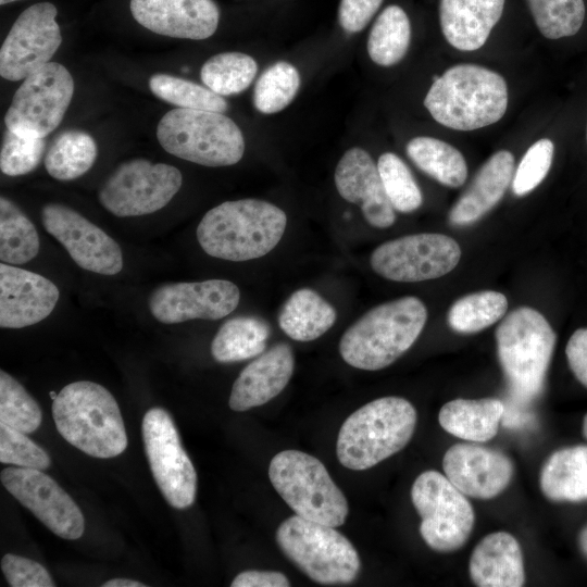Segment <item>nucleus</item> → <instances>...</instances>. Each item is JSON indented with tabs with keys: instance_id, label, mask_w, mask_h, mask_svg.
Instances as JSON below:
<instances>
[{
	"instance_id": "nucleus-1",
	"label": "nucleus",
	"mask_w": 587,
	"mask_h": 587,
	"mask_svg": "<svg viewBox=\"0 0 587 587\" xmlns=\"http://www.w3.org/2000/svg\"><path fill=\"white\" fill-rule=\"evenodd\" d=\"M286 213L260 199L223 202L209 210L197 227L202 250L227 261H248L271 252L282 239Z\"/></svg>"
},
{
	"instance_id": "nucleus-2",
	"label": "nucleus",
	"mask_w": 587,
	"mask_h": 587,
	"mask_svg": "<svg viewBox=\"0 0 587 587\" xmlns=\"http://www.w3.org/2000/svg\"><path fill=\"white\" fill-rule=\"evenodd\" d=\"M508 99V86L500 74L476 64H457L435 76L424 105L442 126L466 132L501 120Z\"/></svg>"
},
{
	"instance_id": "nucleus-3",
	"label": "nucleus",
	"mask_w": 587,
	"mask_h": 587,
	"mask_svg": "<svg viewBox=\"0 0 587 587\" xmlns=\"http://www.w3.org/2000/svg\"><path fill=\"white\" fill-rule=\"evenodd\" d=\"M426 320V307L416 297L382 303L369 310L344 333L339 353L355 369L382 370L411 348Z\"/></svg>"
},
{
	"instance_id": "nucleus-4",
	"label": "nucleus",
	"mask_w": 587,
	"mask_h": 587,
	"mask_svg": "<svg viewBox=\"0 0 587 587\" xmlns=\"http://www.w3.org/2000/svg\"><path fill=\"white\" fill-rule=\"evenodd\" d=\"M52 415L60 435L93 458L109 459L127 447V436L118 404L103 386L74 382L53 399Z\"/></svg>"
},
{
	"instance_id": "nucleus-5",
	"label": "nucleus",
	"mask_w": 587,
	"mask_h": 587,
	"mask_svg": "<svg viewBox=\"0 0 587 587\" xmlns=\"http://www.w3.org/2000/svg\"><path fill=\"white\" fill-rule=\"evenodd\" d=\"M416 425V411L400 397L375 399L347 417L341 425L336 452L347 469L373 467L402 450Z\"/></svg>"
},
{
	"instance_id": "nucleus-6",
	"label": "nucleus",
	"mask_w": 587,
	"mask_h": 587,
	"mask_svg": "<svg viewBox=\"0 0 587 587\" xmlns=\"http://www.w3.org/2000/svg\"><path fill=\"white\" fill-rule=\"evenodd\" d=\"M497 352L512 397L528 403L542 389L555 344L546 317L530 307L510 312L496 329Z\"/></svg>"
},
{
	"instance_id": "nucleus-7",
	"label": "nucleus",
	"mask_w": 587,
	"mask_h": 587,
	"mask_svg": "<svg viewBox=\"0 0 587 587\" xmlns=\"http://www.w3.org/2000/svg\"><path fill=\"white\" fill-rule=\"evenodd\" d=\"M157 137L168 153L204 166L234 165L245 152L240 128L221 112L171 110L161 117Z\"/></svg>"
},
{
	"instance_id": "nucleus-8",
	"label": "nucleus",
	"mask_w": 587,
	"mask_h": 587,
	"mask_svg": "<svg viewBox=\"0 0 587 587\" xmlns=\"http://www.w3.org/2000/svg\"><path fill=\"white\" fill-rule=\"evenodd\" d=\"M268 477L297 515L333 527L345 523L347 499L315 457L298 450L280 451L270 462Z\"/></svg>"
},
{
	"instance_id": "nucleus-9",
	"label": "nucleus",
	"mask_w": 587,
	"mask_h": 587,
	"mask_svg": "<svg viewBox=\"0 0 587 587\" xmlns=\"http://www.w3.org/2000/svg\"><path fill=\"white\" fill-rule=\"evenodd\" d=\"M275 538L284 554L319 584H349L360 572L355 548L336 527L295 514L280 523Z\"/></svg>"
},
{
	"instance_id": "nucleus-10",
	"label": "nucleus",
	"mask_w": 587,
	"mask_h": 587,
	"mask_svg": "<svg viewBox=\"0 0 587 587\" xmlns=\"http://www.w3.org/2000/svg\"><path fill=\"white\" fill-rule=\"evenodd\" d=\"M411 499L422 519L421 536L429 548L451 552L465 544L474 525V511L447 476L433 470L423 472L412 485Z\"/></svg>"
},
{
	"instance_id": "nucleus-11",
	"label": "nucleus",
	"mask_w": 587,
	"mask_h": 587,
	"mask_svg": "<svg viewBox=\"0 0 587 587\" xmlns=\"http://www.w3.org/2000/svg\"><path fill=\"white\" fill-rule=\"evenodd\" d=\"M74 93L66 67L49 62L33 72L15 91L5 113L7 128L22 136L43 138L62 122Z\"/></svg>"
},
{
	"instance_id": "nucleus-12",
	"label": "nucleus",
	"mask_w": 587,
	"mask_h": 587,
	"mask_svg": "<svg viewBox=\"0 0 587 587\" xmlns=\"http://www.w3.org/2000/svg\"><path fill=\"white\" fill-rule=\"evenodd\" d=\"M182 183V173L175 166L135 159L122 163L109 176L98 199L115 216H139L164 208Z\"/></svg>"
},
{
	"instance_id": "nucleus-13",
	"label": "nucleus",
	"mask_w": 587,
	"mask_h": 587,
	"mask_svg": "<svg viewBox=\"0 0 587 587\" xmlns=\"http://www.w3.org/2000/svg\"><path fill=\"white\" fill-rule=\"evenodd\" d=\"M142 438L154 480L166 501L176 509L193 504L197 473L182 446L171 415L151 408L142 420Z\"/></svg>"
},
{
	"instance_id": "nucleus-14",
	"label": "nucleus",
	"mask_w": 587,
	"mask_h": 587,
	"mask_svg": "<svg viewBox=\"0 0 587 587\" xmlns=\"http://www.w3.org/2000/svg\"><path fill=\"white\" fill-rule=\"evenodd\" d=\"M461 258L458 242L446 235H407L379 245L371 255V266L379 276L400 283H417L451 272Z\"/></svg>"
},
{
	"instance_id": "nucleus-15",
	"label": "nucleus",
	"mask_w": 587,
	"mask_h": 587,
	"mask_svg": "<svg viewBox=\"0 0 587 587\" xmlns=\"http://www.w3.org/2000/svg\"><path fill=\"white\" fill-rule=\"evenodd\" d=\"M57 14L51 2H40L18 15L0 49L1 77L22 80L50 62L62 42Z\"/></svg>"
},
{
	"instance_id": "nucleus-16",
	"label": "nucleus",
	"mask_w": 587,
	"mask_h": 587,
	"mask_svg": "<svg viewBox=\"0 0 587 587\" xmlns=\"http://www.w3.org/2000/svg\"><path fill=\"white\" fill-rule=\"evenodd\" d=\"M3 487L52 533L78 539L85 529L80 509L67 492L41 470L7 467L1 471Z\"/></svg>"
},
{
	"instance_id": "nucleus-17",
	"label": "nucleus",
	"mask_w": 587,
	"mask_h": 587,
	"mask_svg": "<svg viewBox=\"0 0 587 587\" xmlns=\"http://www.w3.org/2000/svg\"><path fill=\"white\" fill-rule=\"evenodd\" d=\"M41 220L45 229L63 245L79 267L101 275L122 271L118 243L75 210L48 203L41 210Z\"/></svg>"
},
{
	"instance_id": "nucleus-18",
	"label": "nucleus",
	"mask_w": 587,
	"mask_h": 587,
	"mask_svg": "<svg viewBox=\"0 0 587 587\" xmlns=\"http://www.w3.org/2000/svg\"><path fill=\"white\" fill-rule=\"evenodd\" d=\"M240 300L239 288L225 279L170 283L157 287L149 297L151 314L161 323L190 320H220L230 314Z\"/></svg>"
},
{
	"instance_id": "nucleus-19",
	"label": "nucleus",
	"mask_w": 587,
	"mask_h": 587,
	"mask_svg": "<svg viewBox=\"0 0 587 587\" xmlns=\"http://www.w3.org/2000/svg\"><path fill=\"white\" fill-rule=\"evenodd\" d=\"M448 479L465 496L490 499L510 484L513 464L502 452L472 444L451 446L444 455Z\"/></svg>"
},
{
	"instance_id": "nucleus-20",
	"label": "nucleus",
	"mask_w": 587,
	"mask_h": 587,
	"mask_svg": "<svg viewBox=\"0 0 587 587\" xmlns=\"http://www.w3.org/2000/svg\"><path fill=\"white\" fill-rule=\"evenodd\" d=\"M59 289L45 276L0 264V326L22 328L45 320L59 300Z\"/></svg>"
},
{
	"instance_id": "nucleus-21",
	"label": "nucleus",
	"mask_w": 587,
	"mask_h": 587,
	"mask_svg": "<svg viewBox=\"0 0 587 587\" xmlns=\"http://www.w3.org/2000/svg\"><path fill=\"white\" fill-rule=\"evenodd\" d=\"M129 8L141 26L172 38L207 39L220 21L212 0H130Z\"/></svg>"
},
{
	"instance_id": "nucleus-22",
	"label": "nucleus",
	"mask_w": 587,
	"mask_h": 587,
	"mask_svg": "<svg viewBox=\"0 0 587 587\" xmlns=\"http://www.w3.org/2000/svg\"><path fill=\"white\" fill-rule=\"evenodd\" d=\"M337 191L346 201L361 208L366 222L376 228H387L396 221L377 164L362 148L353 147L340 158L334 174Z\"/></svg>"
},
{
	"instance_id": "nucleus-23",
	"label": "nucleus",
	"mask_w": 587,
	"mask_h": 587,
	"mask_svg": "<svg viewBox=\"0 0 587 587\" xmlns=\"http://www.w3.org/2000/svg\"><path fill=\"white\" fill-rule=\"evenodd\" d=\"M294 367L290 346H273L240 372L232 387L229 408L242 412L268 402L287 386Z\"/></svg>"
},
{
	"instance_id": "nucleus-24",
	"label": "nucleus",
	"mask_w": 587,
	"mask_h": 587,
	"mask_svg": "<svg viewBox=\"0 0 587 587\" xmlns=\"http://www.w3.org/2000/svg\"><path fill=\"white\" fill-rule=\"evenodd\" d=\"M505 0H440L439 22L446 40L461 51L484 46L500 20Z\"/></svg>"
},
{
	"instance_id": "nucleus-25",
	"label": "nucleus",
	"mask_w": 587,
	"mask_h": 587,
	"mask_svg": "<svg viewBox=\"0 0 587 587\" xmlns=\"http://www.w3.org/2000/svg\"><path fill=\"white\" fill-rule=\"evenodd\" d=\"M513 175V154L508 150L494 153L453 204L449 221L453 225H469L482 218L501 200Z\"/></svg>"
},
{
	"instance_id": "nucleus-26",
	"label": "nucleus",
	"mask_w": 587,
	"mask_h": 587,
	"mask_svg": "<svg viewBox=\"0 0 587 587\" xmlns=\"http://www.w3.org/2000/svg\"><path fill=\"white\" fill-rule=\"evenodd\" d=\"M470 576L479 587L523 586V554L517 540L507 532L484 537L472 552Z\"/></svg>"
},
{
	"instance_id": "nucleus-27",
	"label": "nucleus",
	"mask_w": 587,
	"mask_h": 587,
	"mask_svg": "<svg viewBox=\"0 0 587 587\" xmlns=\"http://www.w3.org/2000/svg\"><path fill=\"white\" fill-rule=\"evenodd\" d=\"M503 414L504 405L496 398L454 399L442 405L438 420L455 437L486 442L497 434Z\"/></svg>"
},
{
	"instance_id": "nucleus-28",
	"label": "nucleus",
	"mask_w": 587,
	"mask_h": 587,
	"mask_svg": "<svg viewBox=\"0 0 587 587\" xmlns=\"http://www.w3.org/2000/svg\"><path fill=\"white\" fill-rule=\"evenodd\" d=\"M540 488L552 501L587 500V446L554 451L541 469Z\"/></svg>"
},
{
	"instance_id": "nucleus-29",
	"label": "nucleus",
	"mask_w": 587,
	"mask_h": 587,
	"mask_svg": "<svg viewBox=\"0 0 587 587\" xmlns=\"http://www.w3.org/2000/svg\"><path fill=\"white\" fill-rule=\"evenodd\" d=\"M334 307L310 288L294 291L278 313L282 330L297 341H312L336 322Z\"/></svg>"
},
{
	"instance_id": "nucleus-30",
	"label": "nucleus",
	"mask_w": 587,
	"mask_h": 587,
	"mask_svg": "<svg viewBox=\"0 0 587 587\" xmlns=\"http://www.w3.org/2000/svg\"><path fill=\"white\" fill-rule=\"evenodd\" d=\"M271 335L270 325L257 316H236L222 324L211 344L212 357L221 363L243 361L262 354Z\"/></svg>"
},
{
	"instance_id": "nucleus-31",
	"label": "nucleus",
	"mask_w": 587,
	"mask_h": 587,
	"mask_svg": "<svg viewBox=\"0 0 587 587\" xmlns=\"http://www.w3.org/2000/svg\"><path fill=\"white\" fill-rule=\"evenodd\" d=\"M407 154L422 172L447 187L457 188L466 180L463 154L446 141L417 136L407 143Z\"/></svg>"
},
{
	"instance_id": "nucleus-32",
	"label": "nucleus",
	"mask_w": 587,
	"mask_h": 587,
	"mask_svg": "<svg viewBox=\"0 0 587 587\" xmlns=\"http://www.w3.org/2000/svg\"><path fill=\"white\" fill-rule=\"evenodd\" d=\"M98 149L93 138L78 129L61 133L45 157L48 174L58 180H72L93 165Z\"/></svg>"
},
{
	"instance_id": "nucleus-33",
	"label": "nucleus",
	"mask_w": 587,
	"mask_h": 587,
	"mask_svg": "<svg viewBox=\"0 0 587 587\" xmlns=\"http://www.w3.org/2000/svg\"><path fill=\"white\" fill-rule=\"evenodd\" d=\"M411 39V25L399 5H389L374 22L367 38V53L380 66H392L405 55Z\"/></svg>"
},
{
	"instance_id": "nucleus-34",
	"label": "nucleus",
	"mask_w": 587,
	"mask_h": 587,
	"mask_svg": "<svg viewBox=\"0 0 587 587\" xmlns=\"http://www.w3.org/2000/svg\"><path fill=\"white\" fill-rule=\"evenodd\" d=\"M39 236L33 222L5 197L0 198V260L20 265L39 252Z\"/></svg>"
},
{
	"instance_id": "nucleus-35",
	"label": "nucleus",
	"mask_w": 587,
	"mask_h": 587,
	"mask_svg": "<svg viewBox=\"0 0 587 587\" xmlns=\"http://www.w3.org/2000/svg\"><path fill=\"white\" fill-rule=\"evenodd\" d=\"M258 72L255 60L241 52H223L211 57L201 67V80L220 96L242 92Z\"/></svg>"
},
{
	"instance_id": "nucleus-36",
	"label": "nucleus",
	"mask_w": 587,
	"mask_h": 587,
	"mask_svg": "<svg viewBox=\"0 0 587 587\" xmlns=\"http://www.w3.org/2000/svg\"><path fill=\"white\" fill-rule=\"evenodd\" d=\"M508 309V300L501 292L484 290L458 299L448 312L450 327L463 334L483 330L499 321Z\"/></svg>"
},
{
	"instance_id": "nucleus-37",
	"label": "nucleus",
	"mask_w": 587,
	"mask_h": 587,
	"mask_svg": "<svg viewBox=\"0 0 587 587\" xmlns=\"http://www.w3.org/2000/svg\"><path fill=\"white\" fill-rule=\"evenodd\" d=\"M149 87L161 100L182 109L225 112L228 103L224 98L207 86H201L185 78L155 74L150 77Z\"/></svg>"
},
{
	"instance_id": "nucleus-38",
	"label": "nucleus",
	"mask_w": 587,
	"mask_h": 587,
	"mask_svg": "<svg viewBox=\"0 0 587 587\" xmlns=\"http://www.w3.org/2000/svg\"><path fill=\"white\" fill-rule=\"evenodd\" d=\"M299 87L298 70L288 62H276L267 67L255 83L253 104L263 114L277 113L291 103Z\"/></svg>"
},
{
	"instance_id": "nucleus-39",
	"label": "nucleus",
	"mask_w": 587,
	"mask_h": 587,
	"mask_svg": "<svg viewBox=\"0 0 587 587\" xmlns=\"http://www.w3.org/2000/svg\"><path fill=\"white\" fill-rule=\"evenodd\" d=\"M526 1L538 30L548 39L574 36L584 23V0Z\"/></svg>"
},
{
	"instance_id": "nucleus-40",
	"label": "nucleus",
	"mask_w": 587,
	"mask_h": 587,
	"mask_svg": "<svg viewBox=\"0 0 587 587\" xmlns=\"http://www.w3.org/2000/svg\"><path fill=\"white\" fill-rule=\"evenodd\" d=\"M42 413L36 400L10 374L0 372V423L24 434L35 432Z\"/></svg>"
},
{
	"instance_id": "nucleus-41",
	"label": "nucleus",
	"mask_w": 587,
	"mask_h": 587,
	"mask_svg": "<svg viewBox=\"0 0 587 587\" xmlns=\"http://www.w3.org/2000/svg\"><path fill=\"white\" fill-rule=\"evenodd\" d=\"M378 172L392 208L402 213L419 209L422 192L410 168L395 153H383L377 162Z\"/></svg>"
},
{
	"instance_id": "nucleus-42",
	"label": "nucleus",
	"mask_w": 587,
	"mask_h": 587,
	"mask_svg": "<svg viewBox=\"0 0 587 587\" xmlns=\"http://www.w3.org/2000/svg\"><path fill=\"white\" fill-rule=\"evenodd\" d=\"M43 138L18 135L7 128L0 153L1 172L9 176L34 171L43 155Z\"/></svg>"
},
{
	"instance_id": "nucleus-43",
	"label": "nucleus",
	"mask_w": 587,
	"mask_h": 587,
	"mask_svg": "<svg viewBox=\"0 0 587 587\" xmlns=\"http://www.w3.org/2000/svg\"><path fill=\"white\" fill-rule=\"evenodd\" d=\"M554 145L548 138L534 142L523 155L512 179L515 196H525L533 191L548 175L552 164Z\"/></svg>"
},
{
	"instance_id": "nucleus-44",
	"label": "nucleus",
	"mask_w": 587,
	"mask_h": 587,
	"mask_svg": "<svg viewBox=\"0 0 587 587\" xmlns=\"http://www.w3.org/2000/svg\"><path fill=\"white\" fill-rule=\"evenodd\" d=\"M0 462L37 470H46L51 464L47 451L24 433L2 423H0Z\"/></svg>"
},
{
	"instance_id": "nucleus-45",
	"label": "nucleus",
	"mask_w": 587,
	"mask_h": 587,
	"mask_svg": "<svg viewBox=\"0 0 587 587\" xmlns=\"http://www.w3.org/2000/svg\"><path fill=\"white\" fill-rule=\"evenodd\" d=\"M1 570L12 587H53L55 585L41 564L16 554L3 555Z\"/></svg>"
},
{
	"instance_id": "nucleus-46",
	"label": "nucleus",
	"mask_w": 587,
	"mask_h": 587,
	"mask_svg": "<svg viewBox=\"0 0 587 587\" xmlns=\"http://www.w3.org/2000/svg\"><path fill=\"white\" fill-rule=\"evenodd\" d=\"M383 0H340L338 21L347 33L361 32L374 16Z\"/></svg>"
},
{
	"instance_id": "nucleus-47",
	"label": "nucleus",
	"mask_w": 587,
	"mask_h": 587,
	"mask_svg": "<svg viewBox=\"0 0 587 587\" xmlns=\"http://www.w3.org/2000/svg\"><path fill=\"white\" fill-rule=\"evenodd\" d=\"M565 353L573 374L587 388V328H579L573 333Z\"/></svg>"
},
{
	"instance_id": "nucleus-48",
	"label": "nucleus",
	"mask_w": 587,
	"mask_h": 587,
	"mask_svg": "<svg viewBox=\"0 0 587 587\" xmlns=\"http://www.w3.org/2000/svg\"><path fill=\"white\" fill-rule=\"evenodd\" d=\"M232 587H288V578L280 572L249 570L239 573Z\"/></svg>"
},
{
	"instance_id": "nucleus-49",
	"label": "nucleus",
	"mask_w": 587,
	"mask_h": 587,
	"mask_svg": "<svg viewBox=\"0 0 587 587\" xmlns=\"http://www.w3.org/2000/svg\"><path fill=\"white\" fill-rule=\"evenodd\" d=\"M147 585L129 578H113L102 584V587H146Z\"/></svg>"
},
{
	"instance_id": "nucleus-50",
	"label": "nucleus",
	"mask_w": 587,
	"mask_h": 587,
	"mask_svg": "<svg viewBox=\"0 0 587 587\" xmlns=\"http://www.w3.org/2000/svg\"><path fill=\"white\" fill-rule=\"evenodd\" d=\"M579 546L584 554L587 557V525L582 529L579 534Z\"/></svg>"
},
{
	"instance_id": "nucleus-51",
	"label": "nucleus",
	"mask_w": 587,
	"mask_h": 587,
	"mask_svg": "<svg viewBox=\"0 0 587 587\" xmlns=\"http://www.w3.org/2000/svg\"><path fill=\"white\" fill-rule=\"evenodd\" d=\"M583 433L587 439V414L585 415L584 421H583Z\"/></svg>"
},
{
	"instance_id": "nucleus-52",
	"label": "nucleus",
	"mask_w": 587,
	"mask_h": 587,
	"mask_svg": "<svg viewBox=\"0 0 587 587\" xmlns=\"http://www.w3.org/2000/svg\"><path fill=\"white\" fill-rule=\"evenodd\" d=\"M15 1H20V0H0V4L3 5V4H8Z\"/></svg>"
},
{
	"instance_id": "nucleus-53",
	"label": "nucleus",
	"mask_w": 587,
	"mask_h": 587,
	"mask_svg": "<svg viewBox=\"0 0 587 587\" xmlns=\"http://www.w3.org/2000/svg\"><path fill=\"white\" fill-rule=\"evenodd\" d=\"M49 396H50V398L53 400V399L57 398L58 394H57L55 391L51 390V391L49 392Z\"/></svg>"
}]
</instances>
